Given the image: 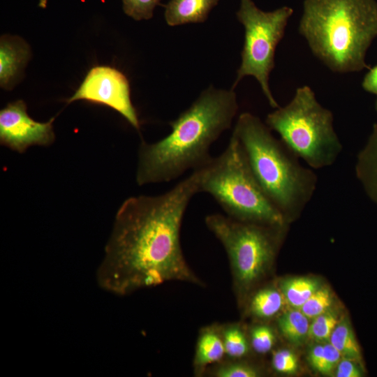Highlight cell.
Returning <instances> with one entry per match:
<instances>
[{"instance_id":"9c48e42d","label":"cell","mask_w":377,"mask_h":377,"mask_svg":"<svg viewBox=\"0 0 377 377\" xmlns=\"http://www.w3.org/2000/svg\"><path fill=\"white\" fill-rule=\"evenodd\" d=\"M85 100L108 106L121 114L135 128L139 129L137 112L130 97L126 77L117 69L108 66L91 68L68 103Z\"/></svg>"},{"instance_id":"7a4b0ae2","label":"cell","mask_w":377,"mask_h":377,"mask_svg":"<svg viewBox=\"0 0 377 377\" xmlns=\"http://www.w3.org/2000/svg\"><path fill=\"white\" fill-rule=\"evenodd\" d=\"M238 110L236 94L212 86L170 121V133L159 141L139 148L138 185L167 182L188 170H198L212 158V144L230 128Z\"/></svg>"},{"instance_id":"4316f807","label":"cell","mask_w":377,"mask_h":377,"mask_svg":"<svg viewBox=\"0 0 377 377\" xmlns=\"http://www.w3.org/2000/svg\"><path fill=\"white\" fill-rule=\"evenodd\" d=\"M362 376V365L349 359H341L336 368L337 377H361Z\"/></svg>"},{"instance_id":"3957f363","label":"cell","mask_w":377,"mask_h":377,"mask_svg":"<svg viewBox=\"0 0 377 377\" xmlns=\"http://www.w3.org/2000/svg\"><path fill=\"white\" fill-rule=\"evenodd\" d=\"M298 30L330 70L360 71L377 36V1L304 0Z\"/></svg>"},{"instance_id":"5b68a950","label":"cell","mask_w":377,"mask_h":377,"mask_svg":"<svg viewBox=\"0 0 377 377\" xmlns=\"http://www.w3.org/2000/svg\"><path fill=\"white\" fill-rule=\"evenodd\" d=\"M199 171V192L211 195L227 216L268 225L288 223L265 193L232 133L226 149Z\"/></svg>"},{"instance_id":"f1b7e54d","label":"cell","mask_w":377,"mask_h":377,"mask_svg":"<svg viewBox=\"0 0 377 377\" xmlns=\"http://www.w3.org/2000/svg\"><path fill=\"white\" fill-rule=\"evenodd\" d=\"M323 345L317 344L313 346L309 353V361L312 367L320 372L323 359Z\"/></svg>"},{"instance_id":"44dd1931","label":"cell","mask_w":377,"mask_h":377,"mask_svg":"<svg viewBox=\"0 0 377 377\" xmlns=\"http://www.w3.org/2000/svg\"><path fill=\"white\" fill-rule=\"evenodd\" d=\"M248 335L251 348L258 354L264 355L269 353L276 341L273 329L266 324L252 326Z\"/></svg>"},{"instance_id":"2e32d148","label":"cell","mask_w":377,"mask_h":377,"mask_svg":"<svg viewBox=\"0 0 377 377\" xmlns=\"http://www.w3.org/2000/svg\"><path fill=\"white\" fill-rule=\"evenodd\" d=\"M320 287L318 280L306 276L286 279L279 284L285 301L295 309H300Z\"/></svg>"},{"instance_id":"7402d4cb","label":"cell","mask_w":377,"mask_h":377,"mask_svg":"<svg viewBox=\"0 0 377 377\" xmlns=\"http://www.w3.org/2000/svg\"><path fill=\"white\" fill-rule=\"evenodd\" d=\"M333 297L327 288L320 287L299 309L309 319L329 311Z\"/></svg>"},{"instance_id":"f546056e","label":"cell","mask_w":377,"mask_h":377,"mask_svg":"<svg viewBox=\"0 0 377 377\" xmlns=\"http://www.w3.org/2000/svg\"><path fill=\"white\" fill-rule=\"evenodd\" d=\"M375 109L377 112V99H376V103H375Z\"/></svg>"},{"instance_id":"83f0119b","label":"cell","mask_w":377,"mask_h":377,"mask_svg":"<svg viewBox=\"0 0 377 377\" xmlns=\"http://www.w3.org/2000/svg\"><path fill=\"white\" fill-rule=\"evenodd\" d=\"M362 87L364 91L374 94L377 97V64L369 68L365 74Z\"/></svg>"},{"instance_id":"7c38bea8","label":"cell","mask_w":377,"mask_h":377,"mask_svg":"<svg viewBox=\"0 0 377 377\" xmlns=\"http://www.w3.org/2000/svg\"><path fill=\"white\" fill-rule=\"evenodd\" d=\"M226 357L219 323L202 327L198 333L193 360L195 376H205L207 369Z\"/></svg>"},{"instance_id":"cb8c5ba5","label":"cell","mask_w":377,"mask_h":377,"mask_svg":"<svg viewBox=\"0 0 377 377\" xmlns=\"http://www.w3.org/2000/svg\"><path fill=\"white\" fill-rule=\"evenodd\" d=\"M126 15L135 20H149L161 0H121Z\"/></svg>"},{"instance_id":"ffe728a7","label":"cell","mask_w":377,"mask_h":377,"mask_svg":"<svg viewBox=\"0 0 377 377\" xmlns=\"http://www.w3.org/2000/svg\"><path fill=\"white\" fill-rule=\"evenodd\" d=\"M239 359L225 357L209 367L205 374L213 377H258L260 369L254 365Z\"/></svg>"},{"instance_id":"9a60e30c","label":"cell","mask_w":377,"mask_h":377,"mask_svg":"<svg viewBox=\"0 0 377 377\" xmlns=\"http://www.w3.org/2000/svg\"><path fill=\"white\" fill-rule=\"evenodd\" d=\"M284 297L280 290L265 286L251 293L245 304L249 315L258 320H269L281 310Z\"/></svg>"},{"instance_id":"8fae6325","label":"cell","mask_w":377,"mask_h":377,"mask_svg":"<svg viewBox=\"0 0 377 377\" xmlns=\"http://www.w3.org/2000/svg\"><path fill=\"white\" fill-rule=\"evenodd\" d=\"M28 44L18 36L4 35L0 40V85L12 89L30 58Z\"/></svg>"},{"instance_id":"484cf974","label":"cell","mask_w":377,"mask_h":377,"mask_svg":"<svg viewBox=\"0 0 377 377\" xmlns=\"http://www.w3.org/2000/svg\"><path fill=\"white\" fill-rule=\"evenodd\" d=\"M323 359L321 374H331L341 360L340 353L330 342L323 345Z\"/></svg>"},{"instance_id":"277c9868","label":"cell","mask_w":377,"mask_h":377,"mask_svg":"<svg viewBox=\"0 0 377 377\" xmlns=\"http://www.w3.org/2000/svg\"><path fill=\"white\" fill-rule=\"evenodd\" d=\"M260 187L287 223L298 218L311 200L318 177L259 117L242 113L233 132Z\"/></svg>"},{"instance_id":"30bf717a","label":"cell","mask_w":377,"mask_h":377,"mask_svg":"<svg viewBox=\"0 0 377 377\" xmlns=\"http://www.w3.org/2000/svg\"><path fill=\"white\" fill-rule=\"evenodd\" d=\"M54 119L36 121L27 114L23 101L10 103L0 111L1 144L20 153L32 145H50L54 140Z\"/></svg>"},{"instance_id":"e0dca14e","label":"cell","mask_w":377,"mask_h":377,"mask_svg":"<svg viewBox=\"0 0 377 377\" xmlns=\"http://www.w3.org/2000/svg\"><path fill=\"white\" fill-rule=\"evenodd\" d=\"M221 334L225 348L226 357L239 359L246 357L250 353L249 337L238 323L219 324Z\"/></svg>"},{"instance_id":"8992f818","label":"cell","mask_w":377,"mask_h":377,"mask_svg":"<svg viewBox=\"0 0 377 377\" xmlns=\"http://www.w3.org/2000/svg\"><path fill=\"white\" fill-rule=\"evenodd\" d=\"M333 122L332 112L306 85L297 88L287 105L276 108L265 119L269 128L313 170L331 166L342 151Z\"/></svg>"},{"instance_id":"d4e9b609","label":"cell","mask_w":377,"mask_h":377,"mask_svg":"<svg viewBox=\"0 0 377 377\" xmlns=\"http://www.w3.org/2000/svg\"><path fill=\"white\" fill-rule=\"evenodd\" d=\"M272 366L278 373L293 374L298 369L297 357L289 350L279 349L272 354Z\"/></svg>"},{"instance_id":"52a82bcc","label":"cell","mask_w":377,"mask_h":377,"mask_svg":"<svg viewBox=\"0 0 377 377\" xmlns=\"http://www.w3.org/2000/svg\"><path fill=\"white\" fill-rule=\"evenodd\" d=\"M205 222L227 253L233 290L238 304L244 306L251 290L269 272L288 223L246 222L219 214L207 216Z\"/></svg>"},{"instance_id":"ba28073f","label":"cell","mask_w":377,"mask_h":377,"mask_svg":"<svg viewBox=\"0 0 377 377\" xmlns=\"http://www.w3.org/2000/svg\"><path fill=\"white\" fill-rule=\"evenodd\" d=\"M293 9L283 6L272 11L260 9L253 0H241L236 15L244 28L242 62L232 89L247 75L254 77L270 106L279 107L269 85L276 48L283 38Z\"/></svg>"},{"instance_id":"5bb4252c","label":"cell","mask_w":377,"mask_h":377,"mask_svg":"<svg viewBox=\"0 0 377 377\" xmlns=\"http://www.w3.org/2000/svg\"><path fill=\"white\" fill-rule=\"evenodd\" d=\"M219 0H170L165 6L164 17L171 27L204 22Z\"/></svg>"},{"instance_id":"6da1fadb","label":"cell","mask_w":377,"mask_h":377,"mask_svg":"<svg viewBox=\"0 0 377 377\" xmlns=\"http://www.w3.org/2000/svg\"><path fill=\"white\" fill-rule=\"evenodd\" d=\"M199 192V171L167 192L126 199L118 209L97 271L98 285L118 295L170 281L205 286L188 266L180 242L186 207Z\"/></svg>"},{"instance_id":"4fadbf2b","label":"cell","mask_w":377,"mask_h":377,"mask_svg":"<svg viewBox=\"0 0 377 377\" xmlns=\"http://www.w3.org/2000/svg\"><path fill=\"white\" fill-rule=\"evenodd\" d=\"M355 173L367 197L377 206V123L357 155Z\"/></svg>"},{"instance_id":"ac0fdd59","label":"cell","mask_w":377,"mask_h":377,"mask_svg":"<svg viewBox=\"0 0 377 377\" xmlns=\"http://www.w3.org/2000/svg\"><path fill=\"white\" fill-rule=\"evenodd\" d=\"M329 341L340 353L343 358L353 360L362 365L360 347L347 320L339 322Z\"/></svg>"},{"instance_id":"d6986e66","label":"cell","mask_w":377,"mask_h":377,"mask_svg":"<svg viewBox=\"0 0 377 377\" xmlns=\"http://www.w3.org/2000/svg\"><path fill=\"white\" fill-rule=\"evenodd\" d=\"M281 334L294 344H301L308 337L309 318L299 309L289 310L279 316L277 320Z\"/></svg>"},{"instance_id":"603a6c76","label":"cell","mask_w":377,"mask_h":377,"mask_svg":"<svg viewBox=\"0 0 377 377\" xmlns=\"http://www.w3.org/2000/svg\"><path fill=\"white\" fill-rule=\"evenodd\" d=\"M339 322L337 315L328 311L313 319L309 325L308 337L316 341H330Z\"/></svg>"}]
</instances>
